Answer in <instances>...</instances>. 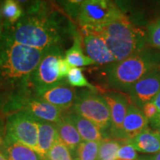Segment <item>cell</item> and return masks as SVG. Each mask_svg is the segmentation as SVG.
Returning <instances> with one entry per match:
<instances>
[{
	"label": "cell",
	"instance_id": "2",
	"mask_svg": "<svg viewBox=\"0 0 160 160\" xmlns=\"http://www.w3.org/2000/svg\"><path fill=\"white\" fill-rule=\"evenodd\" d=\"M42 8H41V10ZM5 34L15 43L48 51L60 46L62 31L54 17L40 12L39 3L32 6L14 25L5 27Z\"/></svg>",
	"mask_w": 160,
	"mask_h": 160
},
{
	"label": "cell",
	"instance_id": "24",
	"mask_svg": "<svg viewBox=\"0 0 160 160\" xmlns=\"http://www.w3.org/2000/svg\"><path fill=\"white\" fill-rule=\"evenodd\" d=\"M146 44L148 47L160 51V18L148 25Z\"/></svg>",
	"mask_w": 160,
	"mask_h": 160
},
{
	"label": "cell",
	"instance_id": "31",
	"mask_svg": "<svg viewBox=\"0 0 160 160\" xmlns=\"http://www.w3.org/2000/svg\"><path fill=\"white\" fill-rule=\"evenodd\" d=\"M152 102H153V104L156 105V107H157L159 113H160V91L157 93V95L156 96L154 99L152 100Z\"/></svg>",
	"mask_w": 160,
	"mask_h": 160
},
{
	"label": "cell",
	"instance_id": "17",
	"mask_svg": "<svg viewBox=\"0 0 160 160\" xmlns=\"http://www.w3.org/2000/svg\"><path fill=\"white\" fill-rule=\"evenodd\" d=\"M2 151L8 160H44L34 150L23 144L5 139Z\"/></svg>",
	"mask_w": 160,
	"mask_h": 160
},
{
	"label": "cell",
	"instance_id": "34",
	"mask_svg": "<svg viewBox=\"0 0 160 160\" xmlns=\"http://www.w3.org/2000/svg\"><path fill=\"white\" fill-rule=\"evenodd\" d=\"M149 159L151 160H160V152L156 153L155 155L152 156V157H150Z\"/></svg>",
	"mask_w": 160,
	"mask_h": 160
},
{
	"label": "cell",
	"instance_id": "22",
	"mask_svg": "<svg viewBox=\"0 0 160 160\" xmlns=\"http://www.w3.org/2000/svg\"><path fill=\"white\" fill-rule=\"evenodd\" d=\"M121 146L118 140L104 139L100 143L98 160H117L118 151Z\"/></svg>",
	"mask_w": 160,
	"mask_h": 160
},
{
	"label": "cell",
	"instance_id": "8",
	"mask_svg": "<svg viewBox=\"0 0 160 160\" xmlns=\"http://www.w3.org/2000/svg\"><path fill=\"white\" fill-rule=\"evenodd\" d=\"M5 139L23 144L38 153V123L28 112L19 110L8 117Z\"/></svg>",
	"mask_w": 160,
	"mask_h": 160
},
{
	"label": "cell",
	"instance_id": "10",
	"mask_svg": "<svg viewBox=\"0 0 160 160\" xmlns=\"http://www.w3.org/2000/svg\"><path fill=\"white\" fill-rule=\"evenodd\" d=\"M82 46L86 54L96 65H110L116 62L105 41L97 32L82 28Z\"/></svg>",
	"mask_w": 160,
	"mask_h": 160
},
{
	"label": "cell",
	"instance_id": "4",
	"mask_svg": "<svg viewBox=\"0 0 160 160\" xmlns=\"http://www.w3.org/2000/svg\"><path fill=\"white\" fill-rule=\"evenodd\" d=\"M103 38L115 59V62L124 60L146 48V33L137 28L127 17L96 28Z\"/></svg>",
	"mask_w": 160,
	"mask_h": 160
},
{
	"label": "cell",
	"instance_id": "13",
	"mask_svg": "<svg viewBox=\"0 0 160 160\" xmlns=\"http://www.w3.org/2000/svg\"><path fill=\"white\" fill-rule=\"evenodd\" d=\"M62 116L74 125L82 141L102 142L105 139L103 132L95 124L78 113L72 108L63 111Z\"/></svg>",
	"mask_w": 160,
	"mask_h": 160
},
{
	"label": "cell",
	"instance_id": "20",
	"mask_svg": "<svg viewBox=\"0 0 160 160\" xmlns=\"http://www.w3.org/2000/svg\"><path fill=\"white\" fill-rule=\"evenodd\" d=\"M2 17H3V25L5 27L14 25L23 16V11L19 2L13 0L5 1L0 10Z\"/></svg>",
	"mask_w": 160,
	"mask_h": 160
},
{
	"label": "cell",
	"instance_id": "12",
	"mask_svg": "<svg viewBox=\"0 0 160 160\" xmlns=\"http://www.w3.org/2000/svg\"><path fill=\"white\" fill-rule=\"evenodd\" d=\"M77 97L76 89L67 85V83L56 86L42 94L36 96L38 99L51 104L63 111L73 107Z\"/></svg>",
	"mask_w": 160,
	"mask_h": 160
},
{
	"label": "cell",
	"instance_id": "3",
	"mask_svg": "<svg viewBox=\"0 0 160 160\" xmlns=\"http://www.w3.org/2000/svg\"><path fill=\"white\" fill-rule=\"evenodd\" d=\"M159 68L160 51L146 47L124 60L108 65L106 82L111 88L128 93L142 78Z\"/></svg>",
	"mask_w": 160,
	"mask_h": 160
},
{
	"label": "cell",
	"instance_id": "35",
	"mask_svg": "<svg viewBox=\"0 0 160 160\" xmlns=\"http://www.w3.org/2000/svg\"><path fill=\"white\" fill-rule=\"evenodd\" d=\"M0 160H8L5 154L3 153V152L2 151V150H0Z\"/></svg>",
	"mask_w": 160,
	"mask_h": 160
},
{
	"label": "cell",
	"instance_id": "36",
	"mask_svg": "<svg viewBox=\"0 0 160 160\" xmlns=\"http://www.w3.org/2000/svg\"><path fill=\"white\" fill-rule=\"evenodd\" d=\"M139 160H151L150 159H139Z\"/></svg>",
	"mask_w": 160,
	"mask_h": 160
},
{
	"label": "cell",
	"instance_id": "30",
	"mask_svg": "<svg viewBox=\"0 0 160 160\" xmlns=\"http://www.w3.org/2000/svg\"><path fill=\"white\" fill-rule=\"evenodd\" d=\"M5 128H4L3 121L0 119V150L2 148V146L5 142Z\"/></svg>",
	"mask_w": 160,
	"mask_h": 160
},
{
	"label": "cell",
	"instance_id": "25",
	"mask_svg": "<svg viewBox=\"0 0 160 160\" xmlns=\"http://www.w3.org/2000/svg\"><path fill=\"white\" fill-rule=\"evenodd\" d=\"M48 160H75L71 151L67 146L58 139L48 153Z\"/></svg>",
	"mask_w": 160,
	"mask_h": 160
},
{
	"label": "cell",
	"instance_id": "29",
	"mask_svg": "<svg viewBox=\"0 0 160 160\" xmlns=\"http://www.w3.org/2000/svg\"><path fill=\"white\" fill-rule=\"evenodd\" d=\"M149 124L151 125L152 130L160 137V113H158L154 118L149 120Z\"/></svg>",
	"mask_w": 160,
	"mask_h": 160
},
{
	"label": "cell",
	"instance_id": "11",
	"mask_svg": "<svg viewBox=\"0 0 160 160\" xmlns=\"http://www.w3.org/2000/svg\"><path fill=\"white\" fill-rule=\"evenodd\" d=\"M108 106L111 119V135L122 139L123 122L130 105L128 99L119 93H108L102 96Z\"/></svg>",
	"mask_w": 160,
	"mask_h": 160
},
{
	"label": "cell",
	"instance_id": "18",
	"mask_svg": "<svg viewBox=\"0 0 160 160\" xmlns=\"http://www.w3.org/2000/svg\"><path fill=\"white\" fill-rule=\"evenodd\" d=\"M56 125L59 139L64 145L67 146L72 154H73L78 146L82 142V139L79 135V132L76 129L74 125L63 116L62 119L56 124Z\"/></svg>",
	"mask_w": 160,
	"mask_h": 160
},
{
	"label": "cell",
	"instance_id": "6",
	"mask_svg": "<svg viewBox=\"0 0 160 160\" xmlns=\"http://www.w3.org/2000/svg\"><path fill=\"white\" fill-rule=\"evenodd\" d=\"M72 108L78 113L95 124L105 133L111 128L110 110L103 97L91 90H84L77 93V97Z\"/></svg>",
	"mask_w": 160,
	"mask_h": 160
},
{
	"label": "cell",
	"instance_id": "9",
	"mask_svg": "<svg viewBox=\"0 0 160 160\" xmlns=\"http://www.w3.org/2000/svg\"><path fill=\"white\" fill-rule=\"evenodd\" d=\"M160 91V68L151 72L134 84L128 92L132 102L142 110Z\"/></svg>",
	"mask_w": 160,
	"mask_h": 160
},
{
	"label": "cell",
	"instance_id": "21",
	"mask_svg": "<svg viewBox=\"0 0 160 160\" xmlns=\"http://www.w3.org/2000/svg\"><path fill=\"white\" fill-rule=\"evenodd\" d=\"M101 142L82 141L73 156L75 160H98Z\"/></svg>",
	"mask_w": 160,
	"mask_h": 160
},
{
	"label": "cell",
	"instance_id": "1",
	"mask_svg": "<svg viewBox=\"0 0 160 160\" xmlns=\"http://www.w3.org/2000/svg\"><path fill=\"white\" fill-rule=\"evenodd\" d=\"M47 51L15 43L4 31L0 45V88L25 95L31 78Z\"/></svg>",
	"mask_w": 160,
	"mask_h": 160
},
{
	"label": "cell",
	"instance_id": "5",
	"mask_svg": "<svg viewBox=\"0 0 160 160\" xmlns=\"http://www.w3.org/2000/svg\"><path fill=\"white\" fill-rule=\"evenodd\" d=\"M82 28H96L125 17L117 4L108 0H85L77 15Z\"/></svg>",
	"mask_w": 160,
	"mask_h": 160
},
{
	"label": "cell",
	"instance_id": "7",
	"mask_svg": "<svg viewBox=\"0 0 160 160\" xmlns=\"http://www.w3.org/2000/svg\"><path fill=\"white\" fill-rule=\"evenodd\" d=\"M62 50L60 46L48 50L31 78V85L36 96L62 84L68 83L61 79L58 69V61L62 57Z\"/></svg>",
	"mask_w": 160,
	"mask_h": 160
},
{
	"label": "cell",
	"instance_id": "14",
	"mask_svg": "<svg viewBox=\"0 0 160 160\" xmlns=\"http://www.w3.org/2000/svg\"><path fill=\"white\" fill-rule=\"evenodd\" d=\"M149 124L143 111L133 103L130 104L124 119L122 131V139L129 141L139 135Z\"/></svg>",
	"mask_w": 160,
	"mask_h": 160
},
{
	"label": "cell",
	"instance_id": "27",
	"mask_svg": "<svg viewBox=\"0 0 160 160\" xmlns=\"http://www.w3.org/2000/svg\"><path fill=\"white\" fill-rule=\"evenodd\" d=\"M58 69H59V77L61 79H65L68 77L70 70L71 69V65H69L65 58L61 57L58 61Z\"/></svg>",
	"mask_w": 160,
	"mask_h": 160
},
{
	"label": "cell",
	"instance_id": "38",
	"mask_svg": "<svg viewBox=\"0 0 160 160\" xmlns=\"http://www.w3.org/2000/svg\"><path fill=\"white\" fill-rule=\"evenodd\" d=\"M44 160H48V159H44Z\"/></svg>",
	"mask_w": 160,
	"mask_h": 160
},
{
	"label": "cell",
	"instance_id": "16",
	"mask_svg": "<svg viewBox=\"0 0 160 160\" xmlns=\"http://www.w3.org/2000/svg\"><path fill=\"white\" fill-rule=\"evenodd\" d=\"M127 142L136 151L142 153H157L160 152V137L149 128H146L139 135Z\"/></svg>",
	"mask_w": 160,
	"mask_h": 160
},
{
	"label": "cell",
	"instance_id": "26",
	"mask_svg": "<svg viewBox=\"0 0 160 160\" xmlns=\"http://www.w3.org/2000/svg\"><path fill=\"white\" fill-rule=\"evenodd\" d=\"M118 159L127 160H137L138 157L137 152L131 144L127 142L125 145H122L117 154Z\"/></svg>",
	"mask_w": 160,
	"mask_h": 160
},
{
	"label": "cell",
	"instance_id": "33",
	"mask_svg": "<svg viewBox=\"0 0 160 160\" xmlns=\"http://www.w3.org/2000/svg\"><path fill=\"white\" fill-rule=\"evenodd\" d=\"M3 28H4L3 23L2 22V20L0 19V45H1L2 42L3 37H4V31H3Z\"/></svg>",
	"mask_w": 160,
	"mask_h": 160
},
{
	"label": "cell",
	"instance_id": "19",
	"mask_svg": "<svg viewBox=\"0 0 160 160\" xmlns=\"http://www.w3.org/2000/svg\"><path fill=\"white\" fill-rule=\"evenodd\" d=\"M65 59L71 68L96 65L93 60L84 54L82 48L81 39L78 35L75 36L73 45L65 53Z\"/></svg>",
	"mask_w": 160,
	"mask_h": 160
},
{
	"label": "cell",
	"instance_id": "28",
	"mask_svg": "<svg viewBox=\"0 0 160 160\" xmlns=\"http://www.w3.org/2000/svg\"><path fill=\"white\" fill-rule=\"evenodd\" d=\"M142 111H143L144 114H145L146 118L148 119V121L154 118L159 113L157 107L152 101L145 105Z\"/></svg>",
	"mask_w": 160,
	"mask_h": 160
},
{
	"label": "cell",
	"instance_id": "15",
	"mask_svg": "<svg viewBox=\"0 0 160 160\" xmlns=\"http://www.w3.org/2000/svg\"><path fill=\"white\" fill-rule=\"evenodd\" d=\"M38 153L43 159H46L48 153L56 142L59 139L56 124L38 121Z\"/></svg>",
	"mask_w": 160,
	"mask_h": 160
},
{
	"label": "cell",
	"instance_id": "32",
	"mask_svg": "<svg viewBox=\"0 0 160 160\" xmlns=\"http://www.w3.org/2000/svg\"><path fill=\"white\" fill-rule=\"evenodd\" d=\"M4 91H5V90L0 88V110L4 106V98H10L11 97V96L10 97H4Z\"/></svg>",
	"mask_w": 160,
	"mask_h": 160
},
{
	"label": "cell",
	"instance_id": "37",
	"mask_svg": "<svg viewBox=\"0 0 160 160\" xmlns=\"http://www.w3.org/2000/svg\"><path fill=\"white\" fill-rule=\"evenodd\" d=\"M117 160H127V159H117Z\"/></svg>",
	"mask_w": 160,
	"mask_h": 160
},
{
	"label": "cell",
	"instance_id": "23",
	"mask_svg": "<svg viewBox=\"0 0 160 160\" xmlns=\"http://www.w3.org/2000/svg\"><path fill=\"white\" fill-rule=\"evenodd\" d=\"M67 82L71 87H85L91 91H96L95 86L91 85L88 81L83 74L82 70L79 68H71L67 77Z\"/></svg>",
	"mask_w": 160,
	"mask_h": 160
}]
</instances>
